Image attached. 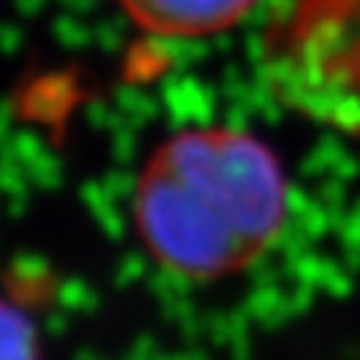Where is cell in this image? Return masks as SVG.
I'll use <instances>...</instances> for the list:
<instances>
[{"mask_svg":"<svg viewBox=\"0 0 360 360\" xmlns=\"http://www.w3.org/2000/svg\"><path fill=\"white\" fill-rule=\"evenodd\" d=\"M134 213L148 252L165 269L221 278L258 261L281 236L287 179L252 134L191 128L148 159Z\"/></svg>","mask_w":360,"mask_h":360,"instance_id":"obj_1","label":"cell"},{"mask_svg":"<svg viewBox=\"0 0 360 360\" xmlns=\"http://www.w3.org/2000/svg\"><path fill=\"white\" fill-rule=\"evenodd\" d=\"M134 23L159 37H207L236 26L258 0H120Z\"/></svg>","mask_w":360,"mask_h":360,"instance_id":"obj_2","label":"cell"},{"mask_svg":"<svg viewBox=\"0 0 360 360\" xmlns=\"http://www.w3.org/2000/svg\"><path fill=\"white\" fill-rule=\"evenodd\" d=\"M0 360H37L34 326L6 298H0Z\"/></svg>","mask_w":360,"mask_h":360,"instance_id":"obj_3","label":"cell"}]
</instances>
